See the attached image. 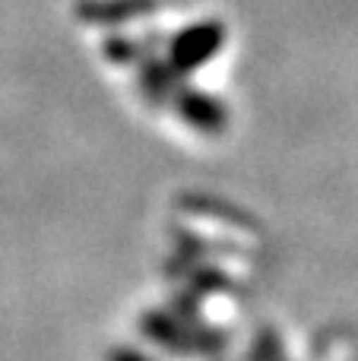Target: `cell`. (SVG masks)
I'll return each mask as SVG.
<instances>
[{
    "label": "cell",
    "mask_w": 358,
    "mask_h": 361,
    "mask_svg": "<svg viewBox=\"0 0 358 361\" xmlns=\"http://www.w3.org/2000/svg\"><path fill=\"white\" fill-rule=\"evenodd\" d=\"M168 38H159V35H143V38H130V35H108L101 42V54L108 57L111 63H124V67H137L146 54H152V44H162Z\"/></svg>",
    "instance_id": "6"
},
{
    "label": "cell",
    "mask_w": 358,
    "mask_h": 361,
    "mask_svg": "<svg viewBox=\"0 0 358 361\" xmlns=\"http://www.w3.org/2000/svg\"><path fill=\"white\" fill-rule=\"evenodd\" d=\"M159 0H80L76 16L86 25H121L130 19L149 16L159 10Z\"/></svg>",
    "instance_id": "5"
},
{
    "label": "cell",
    "mask_w": 358,
    "mask_h": 361,
    "mask_svg": "<svg viewBox=\"0 0 358 361\" xmlns=\"http://www.w3.org/2000/svg\"><path fill=\"white\" fill-rule=\"evenodd\" d=\"M175 114L190 127V130L203 133V137H219L228 127V108L222 105L216 95H209L206 89H197L184 82L175 92V102H171Z\"/></svg>",
    "instance_id": "3"
},
{
    "label": "cell",
    "mask_w": 358,
    "mask_h": 361,
    "mask_svg": "<svg viewBox=\"0 0 358 361\" xmlns=\"http://www.w3.org/2000/svg\"><path fill=\"white\" fill-rule=\"evenodd\" d=\"M226 44V25L219 19H197V23L184 25L181 32L168 38V61L178 73H194L197 67L209 63Z\"/></svg>",
    "instance_id": "2"
},
{
    "label": "cell",
    "mask_w": 358,
    "mask_h": 361,
    "mask_svg": "<svg viewBox=\"0 0 358 361\" xmlns=\"http://www.w3.org/2000/svg\"><path fill=\"white\" fill-rule=\"evenodd\" d=\"M140 333L156 349L181 358H216L226 352V336L219 330H213L203 320L200 324H184L175 311H159V307L146 311L140 317Z\"/></svg>",
    "instance_id": "1"
},
{
    "label": "cell",
    "mask_w": 358,
    "mask_h": 361,
    "mask_svg": "<svg viewBox=\"0 0 358 361\" xmlns=\"http://www.w3.org/2000/svg\"><path fill=\"white\" fill-rule=\"evenodd\" d=\"M187 279H190V292H197V295H209V292H222V288H228V279L213 267H197Z\"/></svg>",
    "instance_id": "7"
},
{
    "label": "cell",
    "mask_w": 358,
    "mask_h": 361,
    "mask_svg": "<svg viewBox=\"0 0 358 361\" xmlns=\"http://www.w3.org/2000/svg\"><path fill=\"white\" fill-rule=\"evenodd\" d=\"M105 361H152V358L146 355V352L133 349V345H114Z\"/></svg>",
    "instance_id": "8"
},
{
    "label": "cell",
    "mask_w": 358,
    "mask_h": 361,
    "mask_svg": "<svg viewBox=\"0 0 358 361\" xmlns=\"http://www.w3.org/2000/svg\"><path fill=\"white\" fill-rule=\"evenodd\" d=\"M137 82L143 99L149 102L152 108H171L175 102V92L184 86V73H178L171 67L168 57H159L156 51L146 54L143 61L137 63Z\"/></svg>",
    "instance_id": "4"
}]
</instances>
